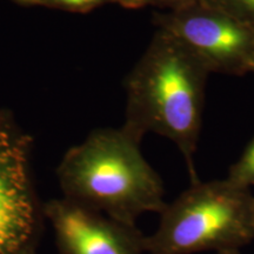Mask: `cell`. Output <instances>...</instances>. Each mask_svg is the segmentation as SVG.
<instances>
[{"label": "cell", "instance_id": "1", "mask_svg": "<svg viewBox=\"0 0 254 254\" xmlns=\"http://www.w3.org/2000/svg\"><path fill=\"white\" fill-rule=\"evenodd\" d=\"M209 74L179 41L158 28L125 82L123 127L139 140L155 133L173 141L185 158L190 184L199 182L193 158Z\"/></svg>", "mask_w": 254, "mask_h": 254}, {"label": "cell", "instance_id": "2", "mask_svg": "<svg viewBox=\"0 0 254 254\" xmlns=\"http://www.w3.org/2000/svg\"><path fill=\"white\" fill-rule=\"evenodd\" d=\"M140 142L123 126L92 131L57 167L63 198L129 226L147 212L160 214L166 207L164 184Z\"/></svg>", "mask_w": 254, "mask_h": 254}, {"label": "cell", "instance_id": "3", "mask_svg": "<svg viewBox=\"0 0 254 254\" xmlns=\"http://www.w3.org/2000/svg\"><path fill=\"white\" fill-rule=\"evenodd\" d=\"M254 239V194L228 178L190 184L160 213L145 236V253L194 254L240 251Z\"/></svg>", "mask_w": 254, "mask_h": 254}, {"label": "cell", "instance_id": "4", "mask_svg": "<svg viewBox=\"0 0 254 254\" xmlns=\"http://www.w3.org/2000/svg\"><path fill=\"white\" fill-rule=\"evenodd\" d=\"M33 139L0 107V254H36L44 230L43 204L33 185Z\"/></svg>", "mask_w": 254, "mask_h": 254}, {"label": "cell", "instance_id": "5", "mask_svg": "<svg viewBox=\"0 0 254 254\" xmlns=\"http://www.w3.org/2000/svg\"><path fill=\"white\" fill-rule=\"evenodd\" d=\"M158 28L179 41L209 73L243 75L254 60V31L205 1L167 11Z\"/></svg>", "mask_w": 254, "mask_h": 254}, {"label": "cell", "instance_id": "6", "mask_svg": "<svg viewBox=\"0 0 254 254\" xmlns=\"http://www.w3.org/2000/svg\"><path fill=\"white\" fill-rule=\"evenodd\" d=\"M44 217L55 231L59 254H142L145 236L136 226L123 224L66 198L43 204Z\"/></svg>", "mask_w": 254, "mask_h": 254}, {"label": "cell", "instance_id": "7", "mask_svg": "<svg viewBox=\"0 0 254 254\" xmlns=\"http://www.w3.org/2000/svg\"><path fill=\"white\" fill-rule=\"evenodd\" d=\"M226 178L244 187H254V138L240 158L230 167Z\"/></svg>", "mask_w": 254, "mask_h": 254}, {"label": "cell", "instance_id": "8", "mask_svg": "<svg viewBox=\"0 0 254 254\" xmlns=\"http://www.w3.org/2000/svg\"><path fill=\"white\" fill-rule=\"evenodd\" d=\"M214 6L254 31V0H200Z\"/></svg>", "mask_w": 254, "mask_h": 254}, {"label": "cell", "instance_id": "9", "mask_svg": "<svg viewBox=\"0 0 254 254\" xmlns=\"http://www.w3.org/2000/svg\"><path fill=\"white\" fill-rule=\"evenodd\" d=\"M56 4L69 9L75 11H87L95 7V6L103 4L106 0H53Z\"/></svg>", "mask_w": 254, "mask_h": 254}, {"label": "cell", "instance_id": "10", "mask_svg": "<svg viewBox=\"0 0 254 254\" xmlns=\"http://www.w3.org/2000/svg\"><path fill=\"white\" fill-rule=\"evenodd\" d=\"M198 1H200V0H152L153 4H157L158 6L167 8L168 11L184 7V6L194 4V2Z\"/></svg>", "mask_w": 254, "mask_h": 254}, {"label": "cell", "instance_id": "11", "mask_svg": "<svg viewBox=\"0 0 254 254\" xmlns=\"http://www.w3.org/2000/svg\"><path fill=\"white\" fill-rule=\"evenodd\" d=\"M118 1L123 6L133 8V7H142V6L152 2V0H118Z\"/></svg>", "mask_w": 254, "mask_h": 254}, {"label": "cell", "instance_id": "12", "mask_svg": "<svg viewBox=\"0 0 254 254\" xmlns=\"http://www.w3.org/2000/svg\"><path fill=\"white\" fill-rule=\"evenodd\" d=\"M217 254H241L240 251H225V252H220Z\"/></svg>", "mask_w": 254, "mask_h": 254}, {"label": "cell", "instance_id": "13", "mask_svg": "<svg viewBox=\"0 0 254 254\" xmlns=\"http://www.w3.org/2000/svg\"><path fill=\"white\" fill-rule=\"evenodd\" d=\"M19 1H23V2H40L43 0H19Z\"/></svg>", "mask_w": 254, "mask_h": 254}, {"label": "cell", "instance_id": "14", "mask_svg": "<svg viewBox=\"0 0 254 254\" xmlns=\"http://www.w3.org/2000/svg\"><path fill=\"white\" fill-rule=\"evenodd\" d=\"M251 72H254V60H253V63H252V67H251Z\"/></svg>", "mask_w": 254, "mask_h": 254}, {"label": "cell", "instance_id": "15", "mask_svg": "<svg viewBox=\"0 0 254 254\" xmlns=\"http://www.w3.org/2000/svg\"><path fill=\"white\" fill-rule=\"evenodd\" d=\"M36 254H38V253H36Z\"/></svg>", "mask_w": 254, "mask_h": 254}]
</instances>
